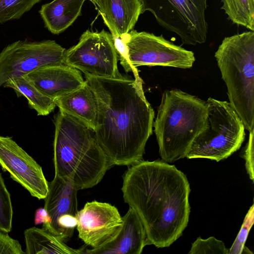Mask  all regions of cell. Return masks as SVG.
I'll return each instance as SVG.
<instances>
[{"instance_id":"30bf717a","label":"cell","mask_w":254,"mask_h":254,"mask_svg":"<svg viewBox=\"0 0 254 254\" xmlns=\"http://www.w3.org/2000/svg\"><path fill=\"white\" fill-rule=\"evenodd\" d=\"M132 64L139 66H171L190 68L195 59L194 53L165 39L144 31L131 30L122 36Z\"/></svg>"},{"instance_id":"4fadbf2b","label":"cell","mask_w":254,"mask_h":254,"mask_svg":"<svg viewBox=\"0 0 254 254\" xmlns=\"http://www.w3.org/2000/svg\"><path fill=\"white\" fill-rule=\"evenodd\" d=\"M24 76L54 100L79 88L85 82L79 70L65 64L40 67Z\"/></svg>"},{"instance_id":"ffe728a7","label":"cell","mask_w":254,"mask_h":254,"mask_svg":"<svg viewBox=\"0 0 254 254\" xmlns=\"http://www.w3.org/2000/svg\"><path fill=\"white\" fill-rule=\"evenodd\" d=\"M3 87L13 89L18 97L24 96L29 106L36 111L37 116H47L56 107L53 99L40 91L24 75L9 79Z\"/></svg>"},{"instance_id":"d6986e66","label":"cell","mask_w":254,"mask_h":254,"mask_svg":"<svg viewBox=\"0 0 254 254\" xmlns=\"http://www.w3.org/2000/svg\"><path fill=\"white\" fill-rule=\"evenodd\" d=\"M27 254H84L85 248L73 249L44 228H29L24 232Z\"/></svg>"},{"instance_id":"83f0119b","label":"cell","mask_w":254,"mask_h":254,"mask_svg":"<svg viewBox=\"0 0 254 254\" xmlns=\"http://www.w3.org/2000/svg\"><path fill=\"white\" fill-rule=\"evenodd\" d=\"M254 129L250 131L248 143L244 149L243 157L245 160V166L250 179L254 182Z\"/></svg>"},{"instance_id":"3957f363","label":"cell","mask_w":254,"mask_h":254,"mask_svg":"<svg viewBox=\"0 0 254 254\" xmlns=\"http://www.w3.org/2000/svg\"><path fill=\"white\" fill-rule=\"evenodd\" d=\"M55 176L71 181L78 190L92 188L113 166L84 124L59 110L54 118Z\"/></svg>"},{"instance_id":"6da1fadb","label":"cell","mask_w":254,"mask_h":254,"mask_svg":"<svg viewBox=\"0 0 254 254\" xmlns=\"http://www.w3.org/2000/svg\"><path fill=\"white\" fill-rule=\"evenodd\" d=\"M85 76L98 102L94 136L110 164L128 166L143 160L155 117L143 81L125 75L118 78Z\"/></svg>"},{"instance_id":"9c48e42d","label":"cell","mask_w":254,"mask_h":254,"mask_svg":"<svg viewBox=\"0 0 254 254\" xmlns=\"http://www.w3.org/2000/svg\"><path fill=\"white\" fill-rule=\"evenodd\" d=\"M112 34L103 29L89 30L81 35L77 44L66 50L65 64L85 75L118 78L122 76Z\"/></svg>"},{"instance_id":"277c9868","label":"cell","mask_w":254,"mask_h":254,"mask_svg":"<svg viewBox=\"0 0 254 254\" xmlns=\"http://www.w3.org/2000/svg\"><path fill=\"white\" fill-rule=\"evenodd\" d=\"M206 101L179 89L166 90L153 127L163 161L186 157L194 139L207 126Z\"/></svg>"},{"instance_id":"5b68a950","label":"cell","mask_w":254,"mask_h":254,"mask_svg":"<svg viewBox=\"0 0 254 254\" xmlns=\"http://www.w3.org/2000/svg\"><path fill=\"white\" fill-rule=\"evenodd\" d=\"M215 57L230 104L245 129H254V31L225 37Z\"/></svg>"},{"instance_id":"7a4b0ae2","label":"cell","mask_w":254,"mask_h":254,"mask_svg":"<svg viewBox=\"0 0 254 254\" xmlns=\"http://www.w3.org/2000/svg\"><path fill=\"white\" fill-rule=\"evenodd\" d=\"M123 179L124 201L139 216L149 245L169 247L189 222L190 189L186 176L166 162L141 160L128 166Z\"/></svg>"},{"instance_id":"7c38bea8","label":"cell","mask_w":254,"mask_h":254,"mask_svg":"<svg viewBox=\"0 0 254 254\" xmlns=\"http://www.w3.org/2000/svg\"><path fill=\"white\" fill-rule=\"evenodd\" d=\"M75 216L79 238L92 248L112 240L123 224L122 217L115 206L96 200L87 202Z\"/></svg>"},{"instance_id":"2e32d148","label":"cell","mask_w":254,"mask_h":254,"mask_svg":"<svg viewBox=\"0 0 254 254\" xmlns=\"http://www.w3.org/2000/svg\"><path fill=\"white\" fill-rule=\"evenodd\" d=\"M78 190L69 179L55 176L54 179L48 182V191L44 198V207L51 219L48 231L59 237L57 225L58 218L64 214L76 215L78 211Z\"/></svg>"},{"instance_id":"484cf974","label":"cell","mask_w":254,"mask_h":254,"mask_svg":"<svg viewBox=\"0 0 254 254\" xmlns=\"http://www.w3.org/2000/svg\"><path fill=\"white\" fill-rule=\"evenodd\" d=\"M112 36L118 61H120V64L125 71L126 72H132L134 78L136 81H143L139 75L137 67L133 66L129 60L127 47L123 37Z\"/></svg>"},{"instance_id":"603a6c76","label":"cell","mask_w":254,"mask_h":254,"mask_svg":"<svg viewBox=\"0 0 254 254\" xmlns=\"http://www.w3.org/2000/svg\"><path fill=\"white\" fill-rule=\"evenodd\" d=\"M13 209L10 194L0 173V230L8 233L12 229Z\"/></svg>"},{"instance_id":"52a82bcc","label":"cell","mask_w":254,"mask_h":254,"mask_svg":"<svg viewBox=\"0 0 254 254\" xmlns=\"http://www.w3.org/2000/svg\"><path fill=\"white\" fill-rule=\"evenodd\" d=\"M207 0H140L142 13L151 12L158 23L179 36L183 44L193 46L206 41Z\"/></svg>"},{"instance_id":"5bb4252c","label":"cell","mask_w":254,"mask_h":254,"mask_svg":"<svg viewBox=\"0 0 254 254\" xmlns=\"http://www.w3.org/2000/svg\"><path fill=\"white\" fill-rule=\"evenodd\" d=\"M122 219L123 225L115 238L100 247L85 248L84 254H140L149 245L141 220L130 207Z\"/></svg>"},{"instance_id":"ac0fdd59","label":"cell","mask_w":254,"mask_h":254,"mask_svg":"<svg viewBox=\"0 0 254 254\" xmlns=\"http://www.w3.org/2000/svg\"><path fill=\"white\" fill-rule=\"evenodd\" d=\"M86 0H54L42 5L39 13L45 27L59 34L71 25L81 14Z\"/></svg>"},{"instance_id":"4316f807","label":"cell","mask_w":254,"mask_h":254,"mask_svg":"<svg viewBox=\"0 0 254 254\" xmlns=\"http://www.w3.org/2000/svg\"><path fill=\"white\" fill-rule=\"evenodd\" d=\"M19 242L0 230V254H24Z\"/></svg>"},{"instance_id":"cb8c5ba5","label":"cell","mask_w":254,"mask_h":254,"mask_svg":"<svg viewBox=\"0 0 254 254\" xmlns=\"http://www.w3.org/2000/svg\"><path fill=\"white\" fill-rule=\"evenodd\" d=\"M228 253L229 250L225 247L222 241L210 237L206 239L197 238L192 244L189 254H228Z\"/></svg>"},{"instance_id":"7402d4cb","label":"cell","mask_w":254,"mask_h":254,"mask_svg":"<svg viewBox=\"0 0 254 254\" xmlns=\"http://www.w3.org/2000/svg\"><path fill=\"white\" fill-rule=\"evenodd\" d=\"M41 0H0V23L19 18Z\"/></svg>"},{"instance_id":"44dd1931","label":"cell","mask_w":254,"mask_h":254,"mask_svg":"<svg viewBox=\"0 0 254 254\" xmlns=\"http://www.w3.org/2000/svg\"><path fill=\"white\" fill-rule=\"evenodd\" d=\"M221 9L234 23L254 31V0H222Z\"/></svg>"},{"instance_id":"9a60e30c","label":"cell","mask_w":254,"mask_h":254,"mask_svg":"<svg viewBox=\"0 0 254 254\" xmlns=\"http://www.w3.org/2000/svg\"><path fill=\"white\" fill-rule=\"evenodd\" d=\"M92 2L113 36L127 34L142 13L140 0H94Z\"/></svg>"},{"instance_id":"f546056e","label":"cell","mask_w":254,"mask_h":254,"mask_svg":"<svg viewBox=\"0 0 254 254\" xmlns=\"http://www.w3.org/2000/svg\"><path fill=\"white\" fill-rule=\"evenodd\" d=\"M241 254H253L246 247L244 246Z\"/></svg>"},{"instance_id":"8992f818","label":"cell","mask_w":254,"mask_h":254,"mask_svg":"<svg viewBox=\"0 0 254 254\" xmlns=\"http://www.w3.org/2000/svg\"><path fill=\"white\" fill-rule=\"evenodd\" d=\"M206 103V127L194 139L186 157L218 162L240 148L245 140V128L229 102L209 97Z\"/></svg>"},{"instance_id":"f1b7e54d","label":"cell","mask_w":254,"mask_h":254,"mask_svg":"<svg viewBox=\"0 0 254 254\" xmlns=\"http://www.w3.org/2000/svg\"><path fill=\"white\" fill-rule=\"evenodd\" d=\"M34 221L36 225L42 223L43 228L48 231L51 219L46 210L44 208H40L36 211Z\"/></svg>"},{"instance_id":"8fae6325","label":"cell","mask_w":254,"mask_h":254,"mask_svg":"<svg viewBox=\"0 0 254 254\" xmlns=\"http://www.w3.org/2000/svg\"><path fill=\"white\" fill-rule=\"evenodd\" d=\"M0 165L10 177L38 199H44L48 182L42 167L11 137L0 135Z\"/></svg>"},{"instance_id":"ba28073f","label":"cell","mask_w":254,"mask_h":254,"mask_svg":"<svg viewBox=\"0 0 254 254\" xmlns=\"http://www.w3.org/2000/svg\"><path fill=\"white\" fill-rule=\"evenodd\" d=\"M66 49L54 40H18L0 52V90L10 78L40 67L65 64Z\"/></svg>"},{"instance_id":"d4e9b609","label":"cell","mask_w":254,"mask_h":254,"mask_svg":"<svg viewBox=\"0 0 254 254\" xmlns=\"http://www.w3.org/2000/svg\"><path fill=\"white\" fill-rule=\"evenodd\" d=\"M254 222V205L253 204L247 213L241 229L232 247L229 249L228 254H241L249 233Z\"/></svg>"},{"instance_id":"4dcf8cb0","label":"cell","mask_w":254,"mask_h":254,"mask_svg":"<svg viewBox=\"0 0 254 254\" xmlns=\"http://www.w3.org/2000/svg\"><path fill=\"white\" fill-rule=\"evenodd\" d=\"M90 0L92 2L94 0Z\"/></svg>"},{"instance_id":"e0dca14e","label":"cell","mask_w":254,"mask_h":254,"mask_svg":"<svg viewBox=\"0 0 254 254\" xmlns=\"http://www.w3.org/2000/svg\"><path fill=\"white\" fill-rule=\"evenodd\" d=\"M59 110L78 120L93 131L98 114V102L90 86L86 82L79 88L54 100Z\"/></svg>"}]
</instances>
